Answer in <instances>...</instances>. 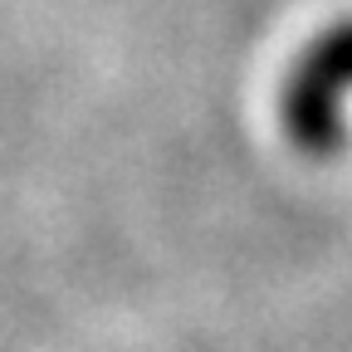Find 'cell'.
I'll use <instances>...</instances> for the list:
<instances>
[{"label": "cell", "mask_w": 352, "mask_h": 352, "mask_svg": "<svg viewBox=\"0 0 352 352\" xmlns=\"http://www.w3.org/2000/svg\"><path fill=\"white\" fill-rule=\"evenodd\" d=\"M347 83H352V25H338L308 44V54L294 64V78L284 88V127L303 152L328 157L342 147L338 98Z\"/></svg>", "instance_id": "1"}]
</instances>
